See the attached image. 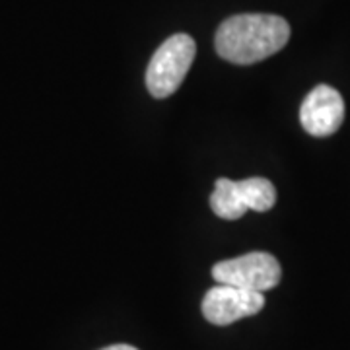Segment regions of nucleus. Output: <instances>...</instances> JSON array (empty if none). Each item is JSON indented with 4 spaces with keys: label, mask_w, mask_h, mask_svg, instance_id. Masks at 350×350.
<instances>
[{
    "label": "nucleus",
    "mask_w": 350,
    "mask_h": 350,
    "mask_svg": "<svg viewBox=\"0 0 350 350\" xmlns=\"http://www.w3.org/2000/svg\"><path fill=\"white\" fill-rule=\"evenodd\" d=\"M290 39V25L275 14H238L224 20L214 38L216 53L234 64H253L273 57Z\"/></svg>",
    "instance_id": "1"
},
{
    "label": "nucleus",
    "mask_w": 350,
    "mask_h": 350,
    "mask_svg": "<svg viewBox=\"0 0 350 350\" xmlns=\"http://www.w3.org/2000/svg\"><path fill=\"white\" fill-rule=\"evenodd\" d=\"M197 45L187 33L167 38L152 55L146 68V88L156 100H165L185 80L193 64Z\"/></svg>",
    "instance_id": "2"
},
{
    "label": "nucleus",
    "mask_w": 350,
    "mask_h": 350,
    "mask_svg": "<svg viewBox=\"0 0 350 350\" xmlns=\"http://www.w3.org/2000/svg\"><path fill=\"white\" fill-rule=\"evenodd\" d=\"M213 278L218 284H230L262 294L280 282L282 269L271 253L253 251L236 259L216 262L213 267Z\"/></svg>",
    "instance_id": "3"
},
{
    "label": "nucleus",
    "mask_w": 350,
    "mask_h": 350,
    "mask_svg": "<svg viewBox=\"0 0 350 350\" xmlns=\"http://www.w3.org/2000/svg\"><path fill=\"white\" fill-rule=\"evenodd\" d=\"M265 308V296L261 292L243 288L218 284L204 294L202 315L213 325H232L243 317L259 313Z\"/></svg>",
    "instance_id": "4"
},
{
    "label": "nucleus",
    "mask_w": 350,
    "mask_h": 350,
    "mask_svg": "<svg viewBox=\"0 0 350 350\" xmlns=\"http://www.w3.org/2000/svg\"><path fill=\"white\" fill-rule=\"evenodd\" d=\"M345 121V101L335 88L321 84L301 101L300 123L312 137H331Z\"/></svg>",
    "instance_id": "5"
},
{
    "label": "nucleus",
    "mask_w": 350,
    "mask_h": 350,
    "mask_svg": "<svg viewBox=\"0 0 350 350\" xmlns=\"http://www.w3.org/2000/svg\"><path fill=\"white\" fill-rule=\"evenodd\" d=\"M211 208L216 216H220L224 220H238L247 213L243 200L239 197L236 181L226 179V177L216 179L214 193L211 195Z\"/></svg>",
    "instance_id": "6"
},
{
    "label": "nucleus",
    "mask_w": 350,
    "mask_h": 350,
    "mask_svg": "<svg viewBox=\"0 0 350 350\" xmlns=\"http://www.w3.org/2000/svg\"><path fill=\"white\" fill-rule=\"evenodd\" d=\"M238 193L245 208L255 213H267L275 206L276 189L275 185L265 177H250L243 181H236Z\"/></svg>",
    "instance_id": "7"
},
{
    "label": "nucleus",
    "mask_w": 350,
    "mask_h": 350,
    "mask_svg": "<svg viewBox=\"0 0 350 350\" xmlns=\"http://www.w3.org/2000/svg\"><path fill=\"white\" fill-rule=\"evenodd\" d=\"M101 350H138L135 347H131V345H111V347H105V349Z\"/></svg>",
    "instance_id": "8"
}]
</instances>
